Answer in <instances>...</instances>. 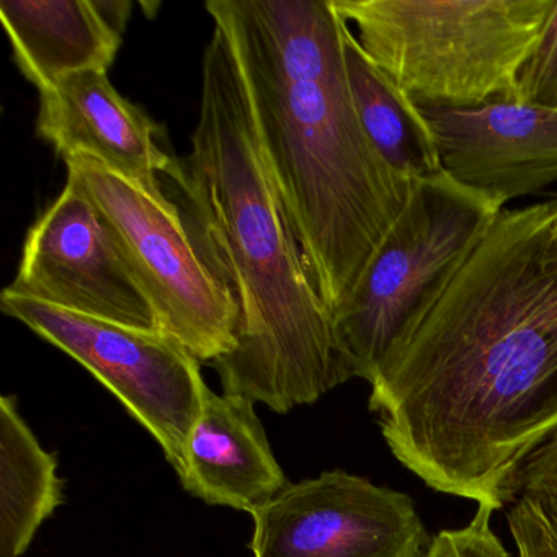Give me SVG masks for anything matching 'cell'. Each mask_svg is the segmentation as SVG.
Instances as JSON below:
<instances>
[{
    "label": "cell",
    "mask_w": 557,
    "mask_h": 557,
    "mask_svg": "<svg viewBox=\"0 0 557 557\" xmlns=\"http://www.w3.org/2000/svg\"><path fill=\"white\" fill-rule=\"evenodd\" d=\"M554 200L504 211L371 383L393 455L433 491L500 510L557 429Z\"/></svg>",
    "instance_id": "1"
},
{
    "label": "cell",
    "mask_w": 557,
    "mask_h": 557,
    "mask_svg": "<svg viewBox=\"0 0 557 557\" xmlns=\"http://www.w3.org/2000/svg\"><path fill=\"white\" fill-rule=\"evenodd\" d=\"M171 178L198 252L239 315L236 348L210 363L224 394L286 413L351 380L289 227L239 57L218 24L190 152Z\"/></svg>",
    "instance_id": "2"
},
{
    "label": "cell",
    "mask_w": 557,
    "mask_h": 557,
    "mask_svg": "<svg viewBox=\"0 0 557 557\" xmlns=\"http://www.w3.org/2000/svg\"><path fill=\"white\" fill-rule=\"evenodd\" d=\"M230 35L306 272L331 315L409 201L413 182L368 138L334 0H210Z\"/></svg>",
    "instance_id": "3"
},
{
    "label": "cell",
    "mask_w": 557,
    "mask_h": 557,
    "mask_svg": "<svg viewBox=\"0 0 557 557\" xmlns=\"http://www.w3.org/2000/svg\"><path fill=\"white\" fill-rule=\"evenodd\" d=\"M363 53L417 107L517 100L554 0H334Z\"/></svg>",
    "instance_id": "4"
},
{
    "label": "cell",
    "mask_w": 557,
    "mask_h": 557,
    "mask_svg": "<svg viewBox=\"0 0 557 557\" xmlns=\"http://www.w3.org/2000/svg\"><path fill=\"white\" fill-rule=\"evenodd\" d=\"M504 208L443 171L413 182L403 213L332 314L335 341L354 377L373 383Z\"/></svg>",
    "instance_id": "5"
},
{
    "label": "cell",
    "mask_w": 557,
    "mask_h": 557,
    "mask_svg": "<svg viewBox=\"0 0 557 557\" xmlns=\"http://www.w3.org/2000/svg\"><path fill=\"white\" fill-rule=\"evenodd\" d=\"M67 182L109 223L148 295L159 331L177 338L200 363L236 348L237 308L198 252L181 208L162 188L146 187L90 158L70 159Z\"/></svg>",
    "instance_id": "6"
},
{
    "label": "cell",
    "mask_w": 557,
    "mask_h": 557,
    "mask_svg": "<svg viewBox=\"0 0 557 557\" xmlns=\"http://www.w3.org/2000/svg\"><path fill=\"white\" fill-rule=\"evenodd\" d=\"M0 309L66 351L149 430L175 471L208 386L200 361L172 335L87 318L8 288Z\"/></svg>",
    "instance_id": "7"
},
{
    "label": "cell",
    "mask_w": 557,
    "mask_h": 557,
    "mask_svg": "<svg viewBox=\"0 0 557 557\" xmlns=\"http://www.w3.org/2000/svg\"><path fill=\"white\" fill-rule=\"evenodd\" d=\"M252 517L253 557H423L432 541L409 495L341 469L286 485Z\"/></svg>",
    "instance_id": "8"
},
{
    "label": "cell",
    "mask_w": 557,
    "mask_h": 557,
    "mask_svg": "<svg viewBox=\"0 0 557 557\" xmlns=\"http://www.w3.org/2000/svg\"><path fill=\"white\" fill-rule=\"evenodd\" d=\"M8 289L87 318L159 331L115 234L71 182L28 231L17 278Z\"/></svg>",
    "instance_id": "9"
},
{
    "label": "cell",
    "mask_w": 557,
    "mask_h": 557,
    "mask_svg": "<svg viewBox=\"0 0 557 557\" xmlns=\"http://www.w3.org/2000/svg\"><path fill=\"white\" fill-rule=\"evenodd\" d=\"M443 172L500 205L557 182V110L492 102L475 109L420 107Z\"/></svg>",
    "instance_id": "10"
},
{
    "label": "cell",
    "mask_w": 557,
    "mask_h": 557,
    "mask_svg": "<svg viewBox=\"0 0 557 557\" xmlns=\"http://www.w3.org/2000/svg\"><path fill=\"white\" fill-rule=\"evenodd\" d=\"M37 132L64 162L84 156L146 187L162 188L159 174L177 171L158 123L112 86L109 71H83L41 92Z\"/></svg>",
    "instance_id": "11"
},
{
    "label": "cell",
    "mask_w": 557,
    "mask_h": 557,
    "mask_svg": "<svg viewBox=\"0 0 557 557\" xmlns=\"http://www.w3.org/2000/svg\"><path fill=\"white\" fill-rule=\"evenodd\" d=\"M177 474L194 497L250 515L289 484L270 448L256 406L210 387Z\"/></svg>",
    "instance_id": "12"
},
{
    "label": "cell",
    "mask_w": 557,
    "mask_h": 557,
    "mask_svg": "<svg viewBox=\"0 0 557 557\" xmlns=\"http://www.w3.org/2000/svg\"><path fill=\"white\" fill-rule=\"evenodd\" d=\"M0 22L25 79L41 92L83 71H109L122 37L96 0L2 2Z\"/></svg>",
    "instance_id": "13"
},
{
    "label": "cell",
    "mask_w": 557,
    "mask_h": 557,
    "mask_svg": "<svg viewBox=\"0 0 557 557\" xmlns=\"http://www.w3.org/2000/svg\"><path fill=\"white\" fill-rule=\"evenodd\" d=\"M344 54L355 109L381 158L410 182L440 174L438 148L422 110L363 53L348 25Z\"/></svg>",
    "instance_id": "14"
},
{
    "label": "cell",
    "mask_w": 557,
    "mask_h": 557,
    "mask_svg": "<svg viewBox=\"0 0 557 557\" xmlns=\"http://www.w3.org/2000/svg\"><path fill=\"white\" fill-rule=\"evenodd\" d=\"M57 456L44 449L12 397L0 399V556L27 553L64 502Z\"/></svg>",
    "instance_id": "15"
},
{
    "label": "cell",
    "mask_w": 557,
    "mask_h": 557,
    "mask_svg": "<svg viewBox=\"0 0 557 557\" xmlns=\"http://www.w3.org/2000/svg\"><path fill=\"white\" fill-rule=\"evenodd\" d=\"M508 527L518 557H557V498L518 497L508 511Z\"/></svg>",
    "instance_id": "16"
},
{
    "label": "cell",
    "mask_w": 557,
    "mask_h": 557,
    "mask_svg": "<svg viewBox=\"0 0 557 557\" xmlns=\"http://www.w3.org/2000/svg\"><path fill=\"white\" fill-rule=\"evenodd\" d=\"M517 102L557 110V0L518 74Z\"/></svg>",
    "instance_id": "17"
},
{
    "label": "cell",
    "mask_w": 557,
    "mask_h": 557,
    "mask_svg": "<svg viewBox=\"0 0 557 557\" xmlns=\"http://www.w3.org/2000/svg\"><path fill=\"white\" fill-rule=\"evenodd\" d=\"M494 508L479 504L472 520L458 530L440 531L423 557H510L491 527Z\"/></svg>",
    "instance_id": "18"
},
{
    "label": "cell",
    "mask_w": 557,
    "mask_h": 557,
    "mask_svg": "<svg viewBox=\"0 0 557 557\" xmlns=\"http://www.w3.org/2000/svg\"><path fill=\"white\" fill-rule=\"evenodd\" d=\"M523 495L557 498V429L524 459L511 482V504Z\"/></svg>",
    "instance_id": "19"
},
{
    "label": "cell",
    "mask_w": 557,
    "mask_h": 557,
    "mask_svg": "<svg viewBox=\"0 0 557 557\" xmlns=\"http://www.w3.org/2000/svg\"><path fill=\"white\" fill-rule=\"evenodd\" d=\"M96 5L107 24L122 37L129 17H132L133 2H128V0H96Z\"/></svg>",
    "instance_id": "20"
},
{
    "label": "cell",
    "mask_w": 557,
    "mask_h": 557,
    "mask_svg": "<svg viewBox=\"0 0 557 557\" xmlns=\"http://www.w3.org/2000/svg\"><path fill=\"white\" fill-rule=\"evenodd\" d=\"M547 256L557 262V200H554V214L547 236Z\"/></svg>",
    "instance_id": "21"
}]
</instances>
